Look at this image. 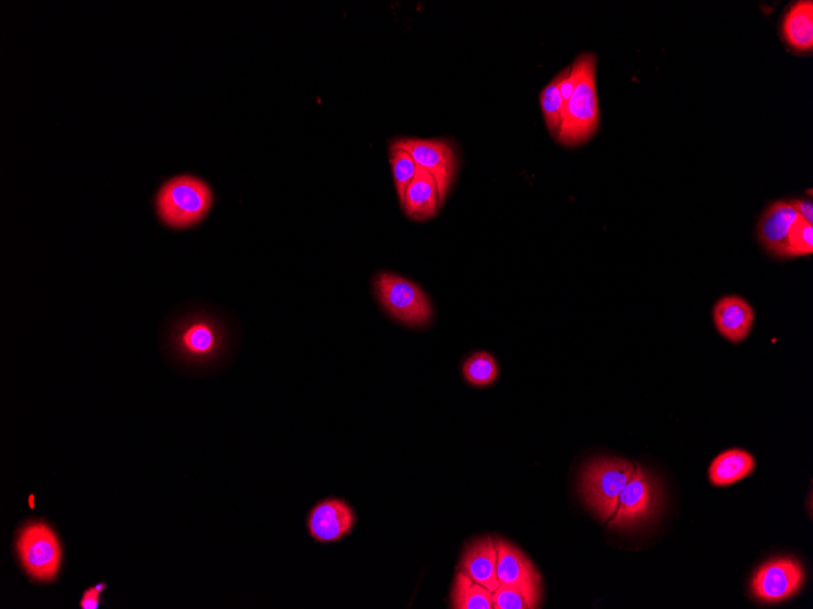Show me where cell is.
<instances>
[{
  "label": "cell",
  "mask_w": 813,
  "mask_h": 609,
  "mask_svg": "<svg viewBox=\"0 0 813 609\" xmlns=\"http://www.w3.org/2000/svg\"><path fill=\"white\" fill-rule=\"evenodd\" d=\"M805 579L804 567L798 559L774 558L754 573L751 592L762 603L782 602L795 596L804 587Z\"/></svg>",
  "instance_id": "8"
},
{
  "label": "cell",
  "mask_w": 813,
  "mask_h": 609,
  "mask_svg": "<svg viewBox=\"0 0 813 609\" xmlns=\"http://www.w3.org/2000/svg\"><path fill=\"white\" fill-rule=\"evenodd\" d=\"M390 162L394 186H397V192L402 204L406 187L413 181L418 166L409 152L393 145L390 148Z\"/></svg>",
  "instance_id": "22"
},
{
  "label": "cell",
  "mask_w": 813,
  "mask_h": 609,
  "mask_svg": "<svg viewBox=\"0 0 813 609\" xmlns=\"http://www.w3.org/2000/svg\"><path fill=\"white\" fill-rule=\"evenodd\" d=\"M497 550V578L499 584H522L542 580L539 570L528 556L503 539H495Z\"/></svg>",
  "instance_id": "15"
},
{
  "label": "cell",
  "mask_w": 813,
  "mask_h": 609,
  "mask_svg": "<svg viewBox=\"0 0 813 609\" xmlns=\"http://www.w3.org/2000/svg\"><path fill=\"white\" fill-rule=\"evenodd\" d=\"M357 523L354 509L344 499L328 498L316 503L307 514L310 536L319 544L339 543Z\"/></svg>",
  "instance_id": "10"
},
{
  "label": "cell",
  "mask_w": 813,
  "mask_h": 609,
  "mask_svg": "<svg viewBox=\"0 0 813 609\" xmlns=\"http://www.w3.org/2000/svg\"><path fill=\"white\" fill-rule=\"evenodd\" d=\"M213 203V192L205 182L183 175L161 187L158 213L166 226L184 229L204 219Z\"/></svg>",
  "instance_id": "3"
},
{
  "label": "cell",
  "mask_w": 813,
  "mask_h": 609,
  "mask_svg": "<svg viewBox=\"0 0 813 609\" xmlns=\"http://www.w3.org/2000/svg\"><path fill=\"white\" fill-rule=\"evenodd\" d=\"M463 374L475 388H485L498 378L497 362L490 354L479 351L464 362Z\"/></svg>",
  "instance_id": "21"
},
{
  "label": "cell",
  "mask_w": 813,
  "mask_h": 609,
  "mask_svg": "<svg viewBox=\"0 0 813 609\" xmlns=\"http://www.w3.org/2000/svg\"><path fill=\"white\" fill-rule=\"evenodd\" d=\"M412 156L416 166L433 175L438 189L440 203L444 205L457 173L455 149L445 139H399L392 143Z\"/></svg>",
  "instance_id": "9"
},
{
  "label": "cell",
  "mask_w": 813,
  "mask_h": 609,
  "mask_svg": "<svg viewBox=\"0 0 813 609\" xmlns=\"http://www.w3.org/2000/svg\"><path fill=\"white\" fill-rule=\"evenodd\" d=\"M458 570L495 592L501 585L497 578L495 539L484 536L469 544L462 556Z\"/></svg>",
  "instance_id": "13"
},
{
  "label": "cell",
  "mask_w": 813,
  "mask_h": 609,
  "mask_svg": "<svg viewBox=\"0 0 813 609\" xmlns=\"http://www.w3.org/2000/svg\"><path fill=\"white\" fill-rule=\"evenodd\" d=\"M791 204L795 208L800 218L805 219L813 225V204L810 200H792Z\"/></svg>",
  "instance_id": "25"
},
{
  "label": "cell",
  "mask_w": 813,
  "mask_h": 609,
  "mask_svg": "<svg viewBox=\"0 0 813 609\" xmlns=\"http://www.w3.org/2000/svg\"><path fill=\"white\" fill-rule=\"evenodd\" d=\"M375 289L381 306L398 322L421 327L430 324L434 316L433 304L425 292L400 275L380 273Z\"/></svg>",
  "instance_id": "5"
},
{
  "label": "cell",
  "mask_w": 813,
  "mask_h": 609,
  "mask_svg": "<svg viewBox=\"0 0 813 609\" xmlns=\"http://www.w3.org/2000/svg\"><path fill=\"white\" fill-rule=\"evenodd\" d=\"M785 42L798 52L809 53L813 48V2L799 0L787 10L782 22Z\"/></svg>",
  "instance_id": "16"
},
{
  "label": "cell",
  "mask_w": 813,
  "mask_h": 609,
  "mask_svg": "<svg viewBox=\"0 0 813 609\" xmlns=\"http://www.w3.org/2000/svg\"><path fill=\"white\" fill-rule=\"evenodd\" d=\"M637 464L619 458L592 460L579 477V494L601 523L617 512L622 490L636 471Z\"/></svg>",
  "instance_id": "2"
},
{
  "label": "cell",
  "mask_w": 813,
  "mask_h": 609,
  "mask_svg": "<svg viewBox=\"0 0 813 609\" xmlns=\"http://www.w3.org/2000/svg\"><path fill=\"white\" fill-rule=\"evenodd\" d=\"M106 588V585H98V587L87 590L80 600V607L84 609H97L100 603V594Z\"/></svg>",
  "instance_id": "24"
},
{
  "label": "cell",
  "mask_w": 813,
  "mask_h": 609,
  "mask_svg": "<svg viewBox=\"0 0 813 609\" xmlns=\"http://www.w3.org/2000/svg\"><path fill=\"white\" fill-rule=\"evenodd\" d=\"M455 609H492L494 592L458 570L451 595Z\"/></svg>",
  "instance_id": "19"
},
{
  "label": "cell",
  "mask_w": 813,
  "mask_h": 609,
  "mask_svg": "<svg viewBox=\"0 0 813 609\" xmlns=\"http://www.w3.org/2000/svg\"><path fill=\"white\" fill-rule=\"evenodd\" d=\"M568 68L566 67L545 86L540 94V104L544 116L545 124L549 131L556 140L560 135L564 121V101L561 94V84L566 76Z\"/></svg>",
  "instance_id": "20"
},
{
  "label": "cell",
  "mask_w": 813,
  "mask_h": 609,
  "mask_svg": "<svg viewBox=\"0 0 813 609\" xmlns=\"http://www.w3.org/2000/svg\"><path fill=\"white\" fill-rule=\"evenodd\" d=\"M713 315L719 335L734 344L745 341L755 323V312L750 303L736 295L718 300L715 303Z\"/></svg>",
  "instance_id": "12"
},
{
  "label": "cell",
  "mask_w": 813,
  "mask_h": 609,
  "mask_svg": "<svg viewBox=\"0 0 813 609\" xmlns=\"http://www.w3.org/2000/svg\"><path fill=\"white\" fill-rule=\"evenodd\" d=\"M576 85L564 107V121L557 142L565 146L584 144L599 128V107L596 87L597 57L583 53L572 65Z\"/></svg>",
  "instance_id": "1"
},
{
  "label": "cell",
  "mask_w": 813,
  "mask_h": 609,
  "mask_svg": "<svg viewBox=\"0 0 813 609\" xmlns=\"http://www.w3.org/2000/svg\"><path fill=\"white\" fill-rule=\"evenodd\" d=\"M799 217L791 202H776L766 208L758 227L763 248L778 259H789V231Z\"/></svg>",
  "instance_id": "11"
},
{
  "label": "cell",
  "mask_w": 813,
  "mask_h": 609,
  "mask_svg": "<svg viewBox=\"0 0 813 609\" xmlns=\"http://www.w3.org/2000/svg\"><path fill=\"white\" fill-rule=\"evenodd\" d=\"M789 259L805 257L813 252V225L803 218L794 222L788 238Z\"/></svg>",
  "instance_id": "23"
},
{
  "label": "cell",
  "mask_w": 813,
  "mask_h": 609,
  "mask_svg": "<svg viewBox=\"0 0 813 609\" xmlns=\"http://www.w3.org/2000/svg\"><path fill=\"white\" fill-rule=\"evenodd\" d=\"M752 456L740 449H731L718 455L708 468V477L717 487H726L739 482L755 471Z\"/></svg>",
  "instance_id": "17"
},
{
  "label": "cell",
  "mask_w": 813,
  "mask_h": 609,
  "mask_svg": "<svg viewBox=\"0 0 813 609\" xmlns=\"http://www.w3.org/2000/svg\"><path fill=\"white\" fill-rule=\"evenodd\" d=\"M227 346L223 326L212 316L195 315L183 320L172 335L173 355L184 365L205 367L214 365Z\"/></svg>",
  "instance_id": "4"
},
{
  "label": "cell",
  "mask_w": 813,
  "mask_h": 609,
  "mask_svg": "<svg viewBox=\"0 0 813 609\" xmlns=\"http://www.w3.org/2000/svg\"><path fill=\"white\" fill-rule=\"evenodd\" d=\"M404 214L416 221H424L437 216L443 205L440 203L437 184L432 174L418 166L413 181L406 187L401 204Z\"/></svg>",
  "instance_id": "14"
},
{
  "label": "cell",
  "mask_w": 813,
  "mask_h": 609,
  "mask_svg": "<svg viewBox=\"0 0 813 609\" xmlns=\"http://www.w3.org/2000/svg\"><path fill=\"white\" fill-rule=\"evenodd\" d=\"M542 580L501 584L494 592L495 609H536L541 606Z\"/></svg>",
  "instance_id": "18"
},
{
  "label": "cell",
  "mask_w": 813,
  "mask_h": 609,
  "mask_svg": "<svg viewBox=\"0 0 813 609\" xmlns=\"http://www.w3.org/2000/svg\"><path fill=\"white\" fill-rule=\"evenodd\" d=\"M18 555L29 576L46 583L56 577L62 565V546L48 524L32 522L17 539Z\"/></svg>",
  "instance_id": "7"
},
{
  "label": "cell",
  "mask_w": 813,
  "mask_h": 609,
  "mask_svg": "<svg viewBox=\"0 0 813 609\" xmlns=\"http://www.w3.org/2000/svg\"><path fill=\"white\" fill-rule=\"evenodd\" d=\"M659 480L637 464L636 471L622 490L619 505L609 522L611 530L629 531L655 518L663 501Z\"/></svg>",
  "instance_id": "6"
}]
</instances>
